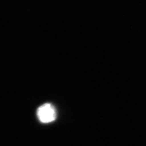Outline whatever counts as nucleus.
<instances>
[{"label":"nucleus","mask_w":146,"mask_h":146,"mask_svg":"<svg viewBox=\"0 0 146 146\" xmlns=\"http://www.w3.org/2000/svg\"><path fill=\"white\" fill-rule=\"evenodd\" d=\"M37 116L41 122L48 123L56 120L57 113L55 107L52 104L47 103L38 107L37 110Z\"/></svg>","instance_id":"f257e3e1"}]
</instances>
